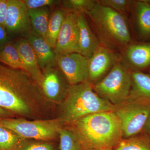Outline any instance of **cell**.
Returning a JSON list of instances; mask_svg holds the SVG:
<instances>
[{"instance_id":"d6a6232c","label":"cell","mask_w":150,"mask_h":150,"mask_svg":"<svg viewBox=\"0 0 150 150\" xmlns=\"http://www.w3.org/2000/svg\"><path fill=\"white\" fill-rule=\"evenodd\" d=\"M83 150H112V148H98V149H85Z\"/></svg>"},{"instance_id":"44dd1931","label":"cell","mask_w":150,"mask_h":150,"mask_svg":"<svg viewBox=\"0 0 150 150\" xmlns=\"http://www.w3.org/2000/svg\"><path fill=\"white\" fill-rule=\"evenodd\" d=\"M112 150H150V137L146 134L123 139Z\"/></svg>"},{"instance_id":"8fae6325","label":"cell","mask_w":150,"mask_h":150,"mask_svg":"<svg viewBox=\"0 0 150 150\" xmlns=\"http://www.w3.org/2000/svg\"><path fill=\"white\" fill-rule=\"evenodd\" d=\"M119 56L114 51L100 45L89 59L88 81L93 84L112 69L119 61Z\"/></svg>"},{"instance_id":"4fadbf2b","label":"cell","mask_w":150,"mask_h":150,"mask_svg":"<svg viewBox=\"0 0 150 150\" xmlns=\"http://www.w3.org/2000/svg\"><path fill=\"white\" fill-rule=\"evenodd\" d=\"M17 50L25 71L40 86L43 79V72L38 63L33 49L26 39H19L14 43Z\"/></svg>"},{"instance_id":"f546056e","label":"cell","mask_w":150,"mask_h":150,"mask_svg":"<svg viewBox=\"0 0 150 150\" xmlns=\"http://www.w3.org/2000/svg\"><path fill=\"white\" fill-rule=\"evenodd\" d=\"M8 34L4 26L0 25V50L8 43Z\"/></svg>"},{"instance_id":"484cf974","label":"cell","mask_w":150,"mask_h":150,"mask_svg":"<svg viewBox=\"0 0 150 150\" xmlns=\"http://www.w3.org/2000/svg\"><path fill=\"white\" fill-rule=\"evenodd\" d=\"M93 0H66L63 1L64 8L69 12H83L90 10L96 4Z\"/></svg>"},{"instance_id":"5bb4252c","label":"cell","mask_w":150,"mask_h":150,"mask_svg":"<svg viewBox=\"0 0 150 150\" xmlns=\"http://www.w3.org/2000/svg\"><path fill=\"white\" fill-rule=\"evenodd\" d=\"M76 13L79 29V53L89 58L101 44L90 27L84 13Z\"/></svg>"},{"instance_id":"ac0fdd59","label":"cell","mask_w":150,"mask_h":150,"mask_svg":"<svg viewBox=\"0 0 150 150\" xmlns=\"http://www.w3.org/2000/svg\"><path fill=\"white\" fill-rule=\"evenodd\" d=\"M132 86L129 97H143L150 99V75L138 70L131 72Z\"/></svg>"},{"instance_id":"4dcf8cb0","label":"cell","mask_w":150,"mask_h":150,"mask_svg":"<svg viewBox=\"0 0 150 150\" xmlns=\"http://www.w3.org/2000/svg\"><path fill=\"white\" fill-rule=\"evenodd\" d=\"M13 116L10 112L0 107V118H10Z\"/></svg>"},{"instance_id":"ba28073f","label":"cell","mask_w":150,"mask_h":150,"mask_svg":"<svg viewBox=\"0 0 150 150\" xmlns=\"http://www.w3.org/2000/svg\"><path fill=\"white\" fill-rule=\"evenodd\" d=\"M89 59L77 53L56 56L57 65L70 85L88 81Z\"/></svg>"},{"instance_id":"7402d4cb","label":"cell","mask_w":150,"mask_h":150,"mask_svg":"<svg viewBox=\"0 0 150 150\" xmlns=\"http://www.w3.org/2000/svg\"><path fill=\"white\" fill-rule=\"evenodd\" d=\"M0 63L12 69L24 71L18 52L14 43L9 42L0 50Z\"/></svg>"},{"instance_id":"3957f363","label":"cell","mask_w":150,"mask_h":150,"mask_svg":"<svg viewBox=\"0 0 150 150\" xmlns=\"http://www.w3.org/2000/svg\"><path fill=\"white\" fill-rule=\"evenodd\" d=\"M58 106L56 118L64 126L91 114L112 111L113 107L109 101L95 92L93 84L88 81L69 85L64 98Z\"/></svg>"},{"instance_id":"e0dca14e","label":"cell","mask_w":150,"mask_h":150,"mask_svg":"<svg viewBox=\"0 0 150 150\" xmlns=\"http://www.w3.org/2000/svg\"><path fill=\"white\" fill-rule=\"evenodd\" d=\"M135 19L140 35L150 38V4L144 1L135 4Z\"/></svg>"},{"instance_id":"30bf717a","label":"cell","mask_w":150,"mask_h":150,"mask_svg":"<svg viewBox=\"0 0 150 150\" xmlns=\"http://www.w3.org/2000/svg\"><path fill=\"white\" fill-rule=\"evenodd\" d=\"M40 88L49 101L58 105L66 95L70 85L60 70L55 67L43 70Z\"/></svg>"},{"instance_id":"8992f818","label":"cell","mask_w":150,"mask_h":150,"mask_svg":"<svg viewBox=\"0 0 150 150\" xmlns=\"http://www.w3.org/2000/svg\"><path fill=\"white\" fill-rule=\"evenodd\" d=\"M112 111L121 123L123 139L137 136L144 130L150 114V99L129 97L120 104L113 105Z\"/></svg>"},{"instance_id":"d6986e66","label":"cell","mask_w":150,"mask_h":150,"mask_svg":"<svg viewBox=\"0 0 150 150\" xmlns=\"http://www.w3.org/2000/svg\"><path fill=\"white\" fill-rule=\"evenodd\" d=\"M28 15L33 32L46 40L49 20L48 9H28Z\"/></svg>"},{"instance_id":"277c9868","label":"cell","mask_w":150,"mask_h":150,"mask_svg":"<svg viewBox=\"0 0 150 150\" xmlns=\"http://www.w3.org/2000/svg\"><path fill=\"white\" fill-rule=\"evenodd\" d=\"M85 13L92 22L101 45L115 51L129 45L131 33L123 13L103 5L98 1Z\"/></svg>"},{"instance_id":"cb8c5ba5","label":"cell","mask_w":150,"mask_h":150,"mask_svg":"<svg viewBox=\"0 0 150 150\" xmlns=\"http://www.w3.org/2000/svg\"><path fill=\"white\" fill-rule=\"evenodd\" d=\"M59 150H83L75 135L63 126L59 131Z\"/></svg>"},{"instance_id":"1f68e13d","label":"cell","mask_w":150,"mask_h":150,"mask_svg":"<svg viewBox=\"0 0 150 150\" xmlns=\"http://www.w3.org/2000/svg\"><path fill=\"white\" fill-rule=\"evenodd\" d=\"M144 130L146 134L150 137V114Z\"/></svg>"},{"instance_id":"f1b7e54d","label":"cell","mask_w":150,"mask_h":150,"mask_svg":"<svg viewBox=\"0 0 150 150\" xmlns=\"http://www.w3.org/2000/svg\"><path fill=\"white\" fill-rule=\"evenodd\" d=\"M8 0H0V25L4 27L7 12Z\"/></svg>"},{"instance_id":"d4e9b609","label":"cell","mask_w":150,"mask_h":150,"mask_svg":"<svg viewBox=\"0 0 150 150\" xmlns=\"http://www.w3.org/2000/svg\"><path fill=\"white\" fill-rule=\"evenodd\" d=\"M16 150H58L54 142L23 139Z\"/></svg>"},{"instance_id":"7a4b0ae2","label":"cell","mask_w":150,"mask_h":150,"mask_svg":"<svg viewBox=\"0 0 150 150\" xmlns=\"http://www.w3.org/2000/svg\"><path fill=\"white\" fill-rule=\"evenodd\" d=\"M64 127L74 134L83 150L112 148L123 139L121 122L112 111L91 114Z\"/></svg>"},{"instance_id":"52a82bcc","label":"cell","mask_w":150,"mask_h":150,"mask_svg":"<svg viewBox=\"0 0 150 150\" xmlns=\"http://www.w3.org/2000/svg\"><path fill=\"white\" fill-rule=\"evenodd\" d=\"M0 125L13 131L23 139L54 142L59 137V131L63 127L56 118L44 119L0 118Z\"/></svg>"},{"instance_id":"83f0119b","label":"cell","mask_w":150,"mask_h":150,"mask_svg":"<svg viewBox=\"0 0 150 150\" xmlns=\"http://www.w3.org/2000/svg\"><path fill=\"white\" fill-rule=\"evenodd\" d=\"M28 9H37L46 6H51L56 2L53 0H24L23 1Z\"/></svg>"},{"instance_id":"6da1fadb","label":"cell","mask_w":150,"mask_h":150,"mask_svg":"<svg viewBox=\"0 0 150 150\" xmlns=\"http://www.w3.org/2000/svg\"><path fill=\"white\" fill-rule=\"evenodd\" d=\"M56 106L27 73L0 63V107L19 118L35 120L53 118Z\"/></svg>"},{"instance_id":"2e32d148","label":"cell","mask_w":150,"mask_h":150,"mask_svg":"<svg viewBox=\"0 0 150 150\" xmlns=\"http://www.w3.org/2000/svg\"><path fill=\"white\" fill-rule=\"evenodd\" d=\"M124 64L134 70L144 69L150 65V43L132 44L126 47Z\"/></svg>"},{"instance_id":"9c48e42d","label":"cell","mask_w":150,"mask_h":150,"mask_svg":"<svg viewBox=\"0 0 150 150\" xmlns=\"http://www.w3.org/2000/svg\"><path fill=\"white\" fill-rule=\"evenodd\" d=\"M56 56L79 53V29L76 13L66 14L56 41Z\"/></svg>"},{"instance_id":"9a60e30c","label":"cell","mask_w":150,"mask_h":150,"mask_svg":"<svg viewBox=\"0 0 150 150\" xmlns=\"http://www.w3.org/2000/svg\"><path fill=\"white\" fill-rule=\"evenodd\" d=\"M26 40L35 53L41 69L55 67L57 65L56 55L54 49L45 39L32 32L28 35Z\"/></svg>"},{"instance_id":"5b68a950","label":"cell","mask_w":150,"mask_h":150,"mask_svg":"<svg viewBox=\"0 0 150 150\" xmlns=\"http://www.w3.org/2000/svg\"><path fill=\"white\" fill-rule=\"evenodd\" d=\"M131 86V72L119 61L102 79L93 85V88L100 97L116 105L128 99Z\"/></svg>"},{"instance_id":"4316f807","label":"cell","mask_w":150,"mask_h":150,"mask_svg":"<svg viewBox=\"0 0 150 150\" xmlns=\"http://www.w3.org/2000/svg\"><path fill=\"white\" fill-rule=\"evenodd\" d=\"M98 1L103 5L122 13L128 11L131 2V1L127 0H100Z\"/></svg>"},{"instance_id":"603a6c76","label":"cell","mask_w":150,"mask_h":150,"mask_svg":"<svg viewBox=\"0 0 150 150\" xmlns=\"http://www.w3.org/2000/svg\"><path fill=\"white\" fill-rule=\"evenodd\" d=\"M22 139L13 131L0 125V150H16Z\"/></svg>"},{"instance_id":"7c38bea8","label":"cell","mask_w":150,"mask_h":150,"mask_svg":"<svg viewBox=\"0 0 150 150\" xmlns=\"http://www.w3.org/2000/svg\"><path fill=\"white\" fill-rule=\"evenodd\" d=\"M28 9L23 1L8 0L7 12L4 27L8 34L27 31L30 26Z\"/></svg>"},{"instance_id":"ffe728a7","label":"cell","mask_w":150,"mask_h":150,"mask_svg":"<svg viewBox=\"0 0 150 150\" xmlns=\"http://www.w3.org/2000/svg\"><path fill=\"white\" fill-rule=\"evenodd\" d=\"M67 14L64 10H57L52 14L49 18L46 40L54 49Z\"/></svg>"}]
</instances>
